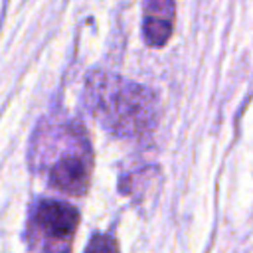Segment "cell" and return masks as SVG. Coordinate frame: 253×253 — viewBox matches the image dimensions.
<instances>
[{
  "label": "cell",
  "mask_w": 253,
  "mask_h": 253,
  "mask_svg": "<svg viewBox=\"0 0 253 253\" xmlns=\"http://www.w3.org/2000/svg\"><path fill=\"white\" fill-rule=\"evenodd\" d=\"M83 97L91 115L117 136L140 138L150 134L158 123L156 93L119 75L89 73Z\"/></svg>",
  "instance_id": "1"
},
{
  "label": "cell",
  "mask_w": 253,
  "mask_h": 253,
  "mask_svg": "<svg viewBox=\"0 0 253 253\" xmlns=\"http://www.w3.org/2000/svg\"><path fill=\"white\" fill-rule=\"evenodd\" d=\"M91 166H93V154L85 138V132L79 126L69 142L67 152H59L47 166L49 184L63 194L81 196L89 188Z\"/></svg>",
  "instance_id": "3"
},
{
  "label": "cell",
  "mask_w": 253,
  "mask_h": 253,
  "mask_svg": "<svg viewBox=\"0 0 253 253\" xmlns=\"http://www.w3.org/2000/svg\"><path fill=\"white\" fill-rule=\"evenodd\" d=\"M79 227V211L61 200H42L30 217L32 245L40 253H71V243Z\"/></svg>",
  "instance_id": "2"
},
{
  "label": "cell",
  "mask_w": 253,
  "mask_h": 253,
  "mask_svg": "<svg viewBox=\"0 0 253 253\" xmlns=\"http://www.w3.org/2000/svg\"><path fill=\"white\" fill-rule=\"evenodd\" d=\"M174 0H144L142 34L150 47H162L174 30Z\"/></svg>",
  "instance_id": "4"
},
{
  "label": "cell",
  "mask_w": 253,
  "mask_h": 253,
  "mask_svg": "<svg viewBox=\"0 0 253 253\" xmlns=\"http://www.w3.org/2000/svg\"><path fill=\"white\" fill-rule=\"evenodd\" d=\"M85 253H121L119 251V245H117V239L109 233H97L91 237Z\"/></svg>",
  "instance_id": "5"
}]
</instances>
